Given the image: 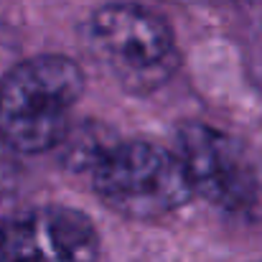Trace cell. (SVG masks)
Segmentation results:
<instances>
[{
  "label": "cell",
  "instance_id": "6da1fadb",
  "mask_svg": "<svg viewBox=\"0 0 262 262\" xmlns=\"http://www.w3.org/2000/svg\"><path fill=\"white\" fill-rule=\"evenodd\" d=\"M84 69L64 54L13 61L0 77V140L23 156L61 145L84 94Z\"/></svg>",
  "mask_w": 262,
  "mask_h": 262
},
{
  "label": "cell",
  "instance_id": "7a4b0ae2",
  "mask_svg": "<svg viewBox=\"0 0 262 262\" xmlns=\"http://www.w3.org/2000/svg\"><path fill=\"white\" fill-rule=\"evenodd\" d=\"M82 168L89 171L97 199L125 219L158 222L193 201L178 156L150 140L97 143Z\"/></svg>",
  "mask_w": 262,
  "mask_h": 262
},
{
  "label": "cell",
  "instance_id": "3957f363",
  "mask_svg": "<svg viewBox=\"0 0 262 262\" xmlns=\"http://www.w3.org/2000/svg\"><path fill=\"white\" fill-rule=\"evenodd\" d=\"M89 51L130 94H150L171 82L181 51L171 23L153 8L133 0L104 3L84 28Z\"/></svg>",
  "mask_w": 262,
  "mask_h": 262
},
{
  "label": "cell",
  "instance_id": "277c9868",
  "mask_svg": "<svg viewBox=\"0 0 262 262\" xmlns=\"http://www.w3.org/2000/svg\"><path fill=\"white\" fill-rule=\"evenodd\" d=\"M173 153L193 196L227 214H262V158L247 143L209 122L186 120L176 127Z\"/></svg>",
  "mask_w": 262,
  "mask_h": 262
},
{
  "label": "cell",
  "instance_id": "5b68a950",
  "mask_svg": "<svg viewBox=\"0 0 262 262\" xmlns=\"http://www.w3.org/2000/svg\"><path fill=\"white\" fill-rule=\"evenodd\" d=\"M99 232L89 214L43 204L0 216V262H97Z\"/></svg>",
  "mask_w": 262,
  "mask_h": 262
},
{
  "label": "cell",
  "instance_id": "8992f818",
  "mask_svg": "<svg viewBox=\"0 0 262 262\" xmlns=\"http://www.w3.org/2000/svg\"><path fill=\"white\" fill-rule=\"evenodd\" d=\"M0 54H8V43H5V36L0 33ZM0 67H3V56H0ZM5 72H0V77H3Z\"/></svg>",
  "mask_w": 262,
  "mask_h": 262
},
{
  "label": "cell",
  "instance_id": "52a82bcc",
  "mask_svg": "<svg viewBox=\"0 0 262 262\" xmlns=\"http://www.w3.org/2000/svg\"><path fill=\"white\" fill-rule=\"evenodd\" d=\"M255 262H262V260H255Z\"/></svg>",
  "mask_w": 262,
  "mask_h": 262
}]
</instances>
